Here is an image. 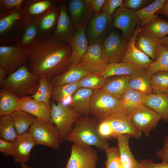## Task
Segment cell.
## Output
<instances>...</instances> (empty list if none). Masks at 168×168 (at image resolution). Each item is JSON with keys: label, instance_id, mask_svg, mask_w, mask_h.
Wrapping results in <instances>:
<instances>
[{"label": "cell", "instance_id": "cell-53", "mask_svg": "<svg viewBox=\"0 0 168 168\" xmlns=\"http://www.w3.org/2000/svg\"><path fill=\"white\" fill-rule=\"evenodd\" d=\"M156 14L157 15L161 14L168 16V0H166L161 7L156 12Z\"/></svg>", "mask_w": 168, "mask_h": 168}, {"label": "cell", "instance_id": "cell-54", "mask_svg": "<svg viewBox=\"0 0 168 168\" xmlns=\"http://www.w3.org/2000/svg\"><path fill=\"white\" fill-rule=\"evenodd\" d=\"M7 74L4 68L0 66V84L2 83L6 79Z\"/></svg>", "mask_w": 168, "mask_h": 168}, {"label": "cell", "instance_id": "cell-35", "mask_svg": "<svg viewBox=\"0 0 168 168\" xmlns=\"http://www.w3.org/2000/svg\"><path fill=\"white\" fill-rule=\"evenodd\" d=\"M166 0H156L144 8L136 11L138 17V23L141 28H143L153 21L157 14L156 12L160 9Z\"/></svg>", "mask_w": 168, "mask_h": 168}, {"label": "cell", "instance_id": "cell-51", "mask_svg": "<svg viewBox=\"0 0 168 168\" xmlns=\"http://www.w3.org/2000/svg\"><path fill=\"white\" fill-rule=\"evenodd\" d=\"M158 157L162 161L168 163V136L164 138L163 146L156 152Z\"/></svg>", "mask_w": 168, "mask_h": 168}, {"label": "cell", "instance_id": "cell-38", "mask_svg": "<svg viewBox=\"0 0 168 168\" xmlns=\"http://www.w3.org/2000/svg\"><path fill=\"white\" fill-rule=\"evenodd\" d=\"M79 88L78 82L71 84L54 85L51 98L54 101L63 103L64 101L72 97Z\"/></svg>", "mask_w": 168, "mask_h": 168}, {"label": "cell", "instance_id": "cell-44", "mask_svg": "<svg viewBox=\"0 0 168 168\" xmlns=\"http://www.w3.org/2000/svg\"><path fill=\"white\" fill-rule=\"evenodd\" d=\"M106 160L105 168H124L119 156L118 147H109L105 151Z\"/></svg>", "mask_w": 168, "mask_h": 168}, {"label": "cell", "instance_id": "cell-16", "mask_svg": "<svg viewBox=\"0 0 168 168\" xmlns=\"http://www.w3.org/2000/svg\"><path fill=\"white\" fill-rule=\"evenodd\" d=\"M60 13L56 28L52 34L56 39L69 43L76 31L67 9L66 1H59Z\"/></svg>", "mask_w": 168, "mask_h": 168}, {"label": "cell", "instance_id": "cell-18", "mask_svg": "<svg viewBox=\"0 0 168 168\" xmlns=\"http://www.w3.org/2000/svg\"><path fill=\"white\" fill-rule=\"evenodd\" d=\"M161 43L160 39L153 36L144 28H142L138 33L135 42L137 48L153 61L157 58Z\"/></svg>", "mask_w": 168, "mask_h": 168}, {"label": "cell", "instance_id": "cell-5", "mask_svg": "<svg viewBox=\"0 0 168 168\" xmlns=\"http://www.w3.org/2000/svg\"><path fill=\"white\" fill-rule=\"evenodd\" d=\"M29 131L36 144L58 149L61 143L60 133L56 126L51 122L36 118Z\"/></svg>", "mask_w": 168, "mask_h": 168}, {"label": "cell", "instance_id": "cell-27", "mask_svg": "<svg viewBox=\"0 0 168 168\" xmlns=\"http://www.w3.org/2000/svg\"><path fill=\"white\" fill-rule=\"evenodd\" d=\"M60 8H53L34 21L37 27L39 37L52 34L57 25Z\"/></svg>", "mask_w": 168, "mask_h": 168}, {"label": "cell", "instance_id": "cell-57", "mask_svg": "<svg viewBox=\"0 0 168 168\" xmlns=\"http://www.w3.org/2000/svg\"></svg>", "mask_w": 168, "mask_h": 168}, {"label": "cell", "instance_id": "cell-20", "mask_svg": "<svg viewBox=\"0 0 168 168\" xmlns=\"http://www.w3.org/2000/svg\"><path fill=\"white\" fill-rule=\"evenodd\" d=\"M105 119L110 123L117 136L121 134H128L136 139H139L142 137V133L136 128L130 117L120 112Z\"/></svg>", "mask_w": 168, "mask_h": 168}, {"label": "cell", "instance_id": "cell-32", "mask_svg": "<svg viewBox=\"0 0 168 168\" xmlns=\"http://www.w3.org/2000/svg\"><path fill=\"white\" fill-rule=\"evenodd\" d=\"M130 75H119L106 78L101 89L115 96L118 99L123 93L129 88L128 81Z\"/></svg>", "mask_w": 168, "mask_h": 168}, {"label": "cell", "instance_id": "cell-33", "mask_svg": "<svg viewBox=\"0 0 168 168\" xmlns=\"http://www.w3.org/2000/svg\"><path fill=\"white\" fill-rule=\"evenodd\" d=\"M21 98L11 91L1 88L0 91V115H10L19 110Z\"/></svg>", "mask_w": 168, "mask_h": 168}, {"label": "cell", "instance_id": "cell-10", "mask_svg": "<svg viewBox=\"0 0 168 168\" xmlns=\"http://www.w3.org/2000/svg\"><path fill=\"white\" fill-rule=\"evenodd\" d=\"M27 57L24 49L15 44L0 47V66L7 74L15 72L20 67L26 65Z\"/></svg>", "mask_w": 168, "mask_h": 168}, {"label": "cell", "instance_id": "cell-42", "mask_svg": "<svg viewBox=\"0 0 168 168\" xmlns=\"http://www.w3.org/2000/svg\"><path fill=\"white\" fill-rule=\"evenodd\" d=\"M143 28L159 39L168 35V22L160 17L158 15L153 21Z\"/></svg>", "mask_w": 168, "mask_h": 168}, {"label": "cell", "instance_id": "cell-48", "mask_svg": "<svg viewBox=\"0 0 168 168\" xmlns=\"http://www.w3.org/2000/svg\"><path fill=\"white\" fill-rule=\"evenodd\" d=\"M123 0H106L100 13L112 15L117 8L123 7Z\"/></svg>", "mask_w": 168, "mask_h": 168}, {"label": "cell", "instance_id": "cell-21", "mask_svg": "<svg viewBox=\"0 0 168 168\" xmlns=\"http://www.w3.org/2000/svg\"><path fill=\"white\" fill-rule=\"evenodd\" d=\"M57 7L54 0H24L21 9L24 18L33 21Z\"/></svg>", "mask_w": 168, "mask_h": 168}, {"label": "cell", "instance_id": "cell-50", "mask_svg": "<svg viewBox=\"0 0 168 168\" xmlns=\"http://www.w3.org/2000/svg\"><path fill=\"white\" fill-rule=\"evenodd\" d=\"M142 168H168V163L162 161L157 163L150 159H144L139 161Z\"/></svg>", "mask_w": 168, "mask_h": 168}, {"label": "cell", "instance_id": "cell-22", "mask_svg": "<svg viewBox=\"0 0 168 168\" xmlns=\"http://www.w3.org/2000/svg\"><path fill=\"white\" fill-rule=\"evenodd\" d=\"M90 72L100 75L108 63L102 58L100 44L89 45L88 49L80 63Z\"/></svg>", "mask_w": 168, "mask_h": 168}, {"label": "cell", "instance_id": "cell-55", "mask_svg": "<svg viewBox=\"0 0 168 168\" xmlns=\"http://www.w3.org/2000/svg\"><path fill=\"white\" fill-rule=\"evenodd\" d=\"M160 40L161 43L168 46V36L164 37Z\"/></svg>", "mask_w": 168, "mask_h": 168}, {"label": "cell", "instance_id": "cell-39", "mask_svg": "<svg viewBox=\"0 0 168 168\" xmlns=\"http://www.w3.org/2000/svg\"><path fill=\"white\" fill-rule=\"evenodd\" d=\"M18 135L10 115L1 116L0 119V139L14 142Z\"/></svg>", "mask_w": 168, "mask_h": 168}, {"label": "cell", "instance_id": "cell-49", "mask_svg": "<svg viewBox=\"0 0 168 168\" xmlns=\"http://www.w3.org/2000/svg\"><path fill=\"white\" fill-rule=\"evenodd\" d=\"M15 147L14 142L0 139V152L6 156H13L14 153Z\"/></svg>", "mask_w": 168, "mask_h": 168}, {"label": "cell", "instance_id": "cell-7", "mask_svg": "<svg viewBox=\"0 0 168 168\" xmlns=\"http://www.w3.org/2000/svg\"><path fill=\"white\" fill-rule=\"evenodd\" d=\"M127 42V40L116 31L111 30L100 44L102 59L108 64L120 62L126 53Z\"/></svg>", "mask_w": 168, "mask_h": 168}, {"label": "cell", "instance_id": "cell-25", "mask_svg": "<svg viewBox=\"0 0 168 168\" xmlns=\"http://www.w3.org/2000/svg\"><path fill=\"white\" fill-rule=\"evenodd\" d=\"M14 143L15 151L12 156L14 162L21 164L27 162L31 150L36 145L29 130L19 135Z\"/></svg>", "mask_w": 168, "mask_h": 168}, {"label": "cell", "instance_id": "cell-31", "mask_svg": "<svg viewBox=\"0 0 168 168\" xmlns=\"http://www.w3.org/2000/svg\"><path fill=\"white\" fill-rule=\"evenodd\" d=\"M144 105L158 114L165 122H168V95L153 94L146 96Z\"/></svg>", "mask_w": 168, "mask_h": 168}, {"label": "cell", "instance_id": "cell-56", "mask_svg": "<svg viewBox=\"0 0 168 168\" xmlns=\"http://www.w3.org/2000/svg\"><path fill=\"white\" fill-rule=\"evenodd\" d=\"M21 168H32L29 166L26 165L25 163L21 164Z\"/></svg>", "mask_w": 168, "mask_h": 168}, {"label": "cell", "instance_id": "cell-15", "mask_svg": "<svg viewBox=\"0 0 168 168\" xmlns=\"http://www.w3.org/2000/svg\"><path fill=\"white\" fill-rule=\"evenodd\" d=\"M21 8L0 15V44L13 41L14 35L24 19Z\"/></svg>", "mask_w": 168, "mask_h": 168}, {"label": "cell", "instance_id": "cell-45", "mask_svg": "<svg viewBox=\"0 0 168 168\" xmlns=\"http://www.w3.org/2000/svg\"><path fill=\"white\" fill-rule=\"evenodd\" d=\"M97 131L99 136L106 141L116 139L117 137L110 123L106 119L99 120Z\"/></svg>", "mask_w": 168, "mask_h": 168}, {"label": "cell", "instance_id": "cell-29", "mask_svg": "<svg viewBox=\"0 0 168 168\" xmlns=\"http://www.w3.org/2000/svg\"><path fill=\"white\" fill-rule=\"evenodd\" d=\"M90 72L87 68L79 63L69 68L63 73L53 77L49 81L53 86L73 84L78 82Z\"/></svg>", "mask_w": 168, "mask_h": 168}, {"label": "cell", "instance_id": "cell-26", "mask_svg": "<svg viewBox=\"0 0 168 168\" xmlns=\"http://www.w3.org/2000/svg\"><path fill=\"white\" fill-rule=\"evenodd\" d=\"M93 91L88 88H79L71 97L68 106L82 116L89 115Z\"/></svg>", "mask_w": 168, "mask_h": 168}, {"label": "cell", "instance_id": "cell-24", "mask_svg": "<svg viewBox=\"0 0 168 168\" xmlns=\"http://www.w3.org/2000/svg\"><path fill=\"white\" fill-rule=\"evenodd\" d=\"M19 110L26 112L44 121L50 122L51 106L30 96H26L21 98Z\"/></svg>", "mask_w": 168, "mask_h": 168}, {"label": "cell", "instance_id": "cell-47", "mask_svg": "<svg viewBox=\"0 0 168 168\" xmlns=\"http://www.w3.org/2000/svg\"><path fill=\"white\" fill-rule=\"evenodd\" d=\"M152 1L149 0H123L122 7L137 11L152 3Z\"/></svg>", "mask_w": 168, "mask_h": 168}, {"label": "cell", "instance_id": "cell-19", "mask_svg": "<svg viewBox=\"0 0 168 168\" xmlns=\"http://www.w3.org/2000/svg\"><path fill=\"white\" fill-rule=\"evenodd\" d=\"M147 95L139 91L128 88L119 99L120 112L129 117L144 105Z\"/></svg>", "mask_w": 168, "mask_h": 168}, {"label": "cell", "instance_id": "cell-14", "mask_svg": "<svg viewBox=\"0 0 168 168\" xmlns=\"http://www.w3.org/2000/svg\"><path fill=\"white\" fill-rule=\"evenodd\" d=\"M130 118L136 128L147 137L161 119L158 114L144 105L135 111Z\"/></svg>", "mask_w": 168, "mask_h": 168}, {"label": "cell", "instance_id": "cell-41", "mask_svg": "<svg viewBox=\"0 0 168 168\" xmlns=\"http://www.w3.org/2000/svg\"><path fill=\"white\" fill-rule=\"evenodd\" d=\"M152 93L168 94V72L159 71L152 74Z\"/></svg>", "mask_w": 168, "mask_h": 168}, {"label": "cell", "instance_id": "cell-34", "mask_svg": "<svg viewBox=\"0 0 168 168\" xmlns=\"http://www.w3.org/2000/svg\"><path fill=\"white\" fill-rule=\"evenodd\" d=\"M10 116L18 135L28 131L36 118L32 114L20 110L16 111Z\"/></svg>", "mask_w": 168, "mask_h": 168}, {"label": "cell", "instance_id": "cell-2", "mask_svg": "<svg viewBox=\"0 0 168 168\" xmlns=\"http://www.w3.org/2000/svg\"><path fill=\"white\" fill-rule=\"evenodd\" d=\"M99 120L92 116L85 115L76 120L64 140L80 147L94 146L101 151L109 147L108 141L102 139L97 131Z\"/></svg>", "mask_w": 168, "mask_h": 168}, {"label": "cell", "instance_id": "cell-30", "mask_svg": "<svg viewBox=\"0 0 168 168\" xmlns=\"http://www.w3.org/2000/svg\"><path fill=\"white\" fill-rule=\"evenodd\" d=\"M152 75L148 69L137 71L130 75L129 88L139 91L147 95L152 94Z\"/></svg>", "mask_w": 168, "mask_h": 168}, {"label": "cell", "instance_id": "cell-23", "mask_svg": "<svg viewBox=\"0 0 168 168\" xmlns=\"http://www.w3.org/2000/svg\"><path fill=\"white\" fill-rule=\"evenodd\" d=\"M38 38V31L34 21L24 18L15 34L13 41L17 46L24 49Z\"/></svg>", "mask_w": 168, "mask_h": 168}, {"label": "cell", "instance_id": "cell-37", "mask_svg": "<svg viewBox=\"0 0 168 168\" xmlns=\"http://www.w3.org/2000/svg\"><path fill=\"white\" fill-rule=\"evenodd\" d=\"M53 85L45 76L39 77V85L36 93L30 97L37 101L51 106V99Z\"/></svg>", "mask_w": 168, "mask_h": 168}, {"label": "cell", "instance_id": "cell-6", "mask_svg": "<svg viewBox=\"0 0 168 168\" xmlns=\"http://www.w3.org/2000/svg\"><path fill=\"white\" fill-rule=\"evenodd\" d=\"M51 106L50 122L58 128L62 143L77 119L82 115L63 103L56 104L53 101H51Z\"/></svg>", "mask_w": 168, "mask_h": 168}, {"label": "cell", "instance_id": "cell-43", "mask_svg": "<svg viewBox=\"0 0 168 168\" xmlns=\"http://www.w3.org/2000/svg\"><path fill=\"white\" fill-rule=\"evenodd\" d=\"M106 78L100 75L90 72L78 81L80 88L93 90L101 89L104 85Z\"/></svg>", "mask_w": 168, "mask_h": 168}, {"label": "cell", "instance_id": "cell-17", "mask_svg": "<svg viewBox=\"0 0 168 168\" xmlns=\"http://www.w3.org/2000/svg\"><path fill=\"white\" fill-rule=\"evenodd\" d=\"M86 25L77 29L69 43L72 49L69 68L77 66L80 63L89 46L86 33Z\"/></svg>", "mask_w": 168, "mask_h": 168}, {"label": "cell", "instance_id": "cell-36", "mask_svg": "<svg viewBox=\"0 0 168 168\" xmlns=\"http://www.w3.org/2000/svg\"><path fill=\"white\" fill-rule=\"evenodd\" d=\"M138 70L132 65L120 62L109 63L100 75L105 78L119 75H131Z\"/></svg>", "mask_w": 168, "mask_h": 168}, {"label": "cell", "instance_id": "cell-13", "mask_svg": "<svg viewBox=\"0 0 168 168\" xmlns=\"http://www.w3.org/2000/svg\"><path fill=\"white\" fill-rule=\"evenodd\" d=\"M67 7L76 30L87 24L95 15L89 0H70Z\"/></svg>", "mask_w": 168, "mask_h": 168}, {"label": "cell", "instance_id": "cell-52", "mask_svg": "<svg viewBox=\"0 0 168 168\" xmlns=\"http://www.w3.org/2000/svg\"><path fill=\"white\" fill-rule=\"evenodd\" d=\"M95 15H98L103 7L106 0H89Z\"/></svg>", "mask_w": 168, "mask_h": 168}, {"label": "cell", "instance_id": "cell-11", "mask_svg": "<svg viewBox=\"0 0 168 168\" xmlns=\"http://www.w3.org/2000/svg\"><path fill=\"white\" fill-rule=\"evenodd\" d=\"M112 16L113 27L120 29L122 36L128 41L132 37L138 22L136 11L119 7L114 11Z\"/></svg>", "mask_w": 168, "mask_h": 168}, {"label": "cell", "instance_id": "cell-4", "mask_svg": "<svg viewBox=\"0 0 168 168\" xmlns=\"http://www.w3.org/2000/svg\"><path fill=\"white\" fill-rule=\"evenodd\" d=\"M119 112L117 98L101 89L94 90L90 105L91 115L100 120Z\"/></svg>", "mask_w": 168, "mask_h": 168}, {"label": "cell", "instance_id": "cell-12", "mask_svg": "<svg viewBox=\"0 0 168 168\" xmlns=\"http://www.w3.org/2000/svg\"><path fill=\"white\" fill-rule=\"evenodd\" d=\"M141 28L138 22L132 37L128 41L127 50L121 62L132 65L138 71L148 69L151 64L154 62L135 46L136 37Z\"/></svg>", "mask_w": 168, "mask_h": 168}, {"label": "cell", "instance_id": "cell-8", "mask_svg": "<svg viewBox=\"0 0 168 168\" xmlns=\"http://www.w3.org/2000/svg\"><path fill=\"white\" fill-rule=\"evenodd\" d=\"M112 16L104 12L94 15L87 24L86 33L89 45L101 44L109 35L112 26Z\"/></svg>", "mask_w": 168, "mask_h": 168}, {"label": "cell", "instance_id": "cell-40", "mask_svg": "<svg viewBox=\"0 0 168 168\" xmlns=\"http://www.w3.org/2000/svg\"><path fill=\"white\" fill-rule=\"evenodd\" d=\"M148 69L152 74L159 71L168 72V46L161 44L157 58Z\"/></svg>", "mask_w": 168, "mask_h": 168}, {"label": "cell", "instance_id": "cell-28", "mask_svg": "<svg viewBox=\"0 0 168 168\" xmlns=\"http://www.w3.org/2000/svg\"><path fill=\"white\" fill-rule=\"evenodd\" d=\"M130 136L128 134L118 135V147L120 159L124 168H142L141 163L138 161L131 152L129 146Z\"/></svg>", "mask_w": 168, "mask_h": 168}, {"label": "cell", "instance_id": "cell-46", "mask_svg": "<svg viewBox=\"0 0 168 168\" xmlns=\"http://www.w3.org/2000/svg\"><path fill=\"white\" fill-rule=\"evenodd\" d=\"M24 0H0V15L20 9Z\"/></svg>", "mask_w": 168, "mask_h": 168}, {"label": "cell", "instance_id": "cell-9", "mask_svg": "<svg viewBox=\"0 0 168 168\" xmlns=\"http://www.w3.org/2000/svg\"><path fill=\"white\" fill-rule=\"evenodd\" d=\"M98 160L97 152L92 147H80L72 143L65 168H97Z\"/></svg>", "mask_w": 168, "mask_h": 168}, {"label": "cell", "instance_id": "cell-1", "mask_svg": "<svg viewBox=\"0 0 168 168\" xmlns=\"http://www.w3.org/2000/svg\"><path fill=\"white\" fill-rule=\"evenodd\" d=\"M24 49L26 66L39 77L44 76L49 80L69 69L71 46L56 39L52 35L39 37Z\"/></svg>", "mask_w": 168, "mask_h": 168}, {"label": "cell", "instance_id": "cell-3", "mask_svg": "<svg viewBox=\"0 0 168 168\" xmlns=\"http://www.w3.org/2000/svg\"><path fill=\"white\" fill-rule=\"evenodd\" d=\"M39 85V77L31 72L26 65L8 75L0 84L1 88L7 89L20 98L35 94Z\"/></svg>", "mask_w": 168, "mask_h": 168}]
</instances>
